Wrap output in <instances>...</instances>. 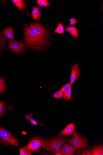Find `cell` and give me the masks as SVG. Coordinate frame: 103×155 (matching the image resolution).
I'll list each match as a JSON object with an SVG mask.
<instances>
[{"mask_svg":"<svg viewBox=\"0 0 103 155\" xmlns=\"http://www.w3.org/2000/svg\"><path fill=\"white\" fill-rule=\"evenodd\" d=\"M41 147V143L40 138L34 137L32 138L29 141L27 148L32 151H35Z\"/></svg>","mask_w":103,"mask_h":155,"instance_id":"52a82bcc","label":"cell"},{"mask_svg":"<svg viewBox=\"0 0 103 155\" xmlns=\"http://www.w3.org/2000/svg\"><path fill=\"white\" fill-rule=\"evenodd\" d=\"M19 149L20 155H32V153L31 150H29L26 147L23 148H20Z\"/></svg>","mask_w":103,"mask_h":155,"instance_id":"ac0fdd59","label":"cell"},{"mask_svg":"<svg viewBox=\"0 0 103 155\" xmlns=\"http://www.w3.org/2000/svg\"><path fill=\"white\" fill-rule=\"evenodd\" d=\"M5 81V78H0V94H2L6 91Z\"/></svg>","mask_w":103,"mask_h":155,"instance_id":"d6986e66","label":"cell"},{"mask_svg":"<svg viewBox=\"0 0 103 155\" xmlns=\"http://www.w3.org/2000/svg\"><path fill=\"white\" fill-rule=\"evenodd\" d=\"M70 82H69L66 84L60 90L63 93L69 89L71 87Z\"/></svg>","mask_w":103,"mask_h":155,"instance_id":"cb8c5ba5","label":"cell"},{"mask_svg":"<svg viewBox=\"0 0 103 155\" xmlns=\"http://www.w3.org/2000/svg\"><path fill=\"white\" fill-rule=\"evenodd\" d=\"M91 155H103V146L102 145L96 146L91 150Z\"/></svg>","mask_w":103,"mask_h":155,"instance_id":"4fadbf2b","label":"cell"},{"mask_svg":"<svg viewBox=\"0 0 103 155\" xmlns=\"http://www.w3.org/2000/svg\"><path fill=\"white\" fill-rule=\"evenodd\" d=\"M24 29V43L27 46L37 50L47 45L49 33L43 25L34 23L25 25Z\"/></svg>","mask_w":103,"mask_h":155,"instance_id":"6da1fadb","label":"cell"},{"mask_svg":"<svg viewBox=\"0 0 103 155\" xmlns=\"http://www.w3.org/2000/svg\"><path fill=\"white\" fill-rule=\"evenodd\" d=\"M64 28L63 23L60 22L58 25L56 29L53 32V33H56L61 34L64 33Z\"/></svg>","mask_w":103,"mask_h":155,"instance_id":"5bb4252c","label":"cell"},{"mask_svg":"<svg viewBox=\"0 0 103 155\" xmlns=\"http://www.w3.org/2000/svg\"><path fill=\"white\" fill-rule=\"evenodd\" d=\"M0 143L6 145L18 146V140L10 133L0 127Z\"/></svg>","mask_w":103,"mask_h":155,"instance_id":"277c9868","label":"cell"},{"mask_svg":"<svg viewBox=\"0 0 103 155\" xmlns=\"http://www.w3.org/2000/svg\"><path fill=\"white\" fill-rule=\"evenodd\" d=\"M12 1L20 10H23L25 6V1L22 0H12Z\"/></svg>","mask_w":103,"mask_h":155,"instance_id":"2e32d148","label":"cell"},{"mask_svg":"<svg viewBox=\"0 0 103 155\" xmlns=\"http://www.w3.org/2000/svg\"><path fill=\"white\" fill-rule=\"evenodd\" d=\"M75 152V149L68 143L65 144L62 149V153L64 155H72Z\"/></svg>","mask_w":103,"mask_h":155,"instance_id":"ba28073f","label":"cell"},{"mask_svg":"<svg viewBox=\"0 0 103 155\" xmlns=\"http://www.w3.org/2000/svg\"><path fill=\"white\" fill-rule=\"evenodd\" d=\"M63 99L67 101L72 100L71 87L63 93Z\"/></svg>","mask_w":103,"mask_h":155,"instance_id":"e0dca14e","label":"cell"},{"mask_svg":"<svg viewBox=\"0 0 103 155\" xmlns=\"http://www.w3.org/2000/svg\"><path fill=\"white\" fill-rule=\"evenodd\" d=\"M26 117L28 120L30 121L32 124L36 125L37 124V122L35 121V120L33 119L32 117H30V116H27Z\"/></svg>","mask_w":103,"mask_h":155,"instance_id":"d4e9b609","label":"cell"},{"mask_svg":"<svg viewBox=\"0 0 103 155\" xmlns=\"http://www.w3.org/2000/svg\"><path fill=\"white\" fill-rule=\"evenodd\" d=\"M5 110V105L4 103L0 101V117L4 114Z\"/></svg>","mask_w":103,"mask_h":155,"instance_id":"7402d4cb","label":"cell"},{"mask_svg":"<svg viewBox=\"0 0 103 155\" xmlns=\"http://www.w3.org/2000/svg\"><path fill=\"white\" fill-rule=\"evenodd\" d=\"M3 32L7 38L11 40L13 39L14 31L12 28L7 27L3 30Z\"/></svg>","mask_w":103,"mask_h":155,"instance_id":"30bf717a","label":"cell"},{"mask_svg":"<svg viewBox=\"0 0 103 155\" xmlns=\"http://www.w3.org/2000/svg\"><path fill=\"white\" fill-rule=\"evenodd\" d=\"M76 155H91V153L89 149L79 150L76 151Z\"/></svg>","mask_w":103,"mask_h":155,"instance_id":"44dd1931","label":"cell"},{"mask_svg":"<svg viewBox=\"0 0 103 155\" xmlns=\"http://www.w3.org/2000/svg\"><path fill=\"white\" fill-rule=\"evenodd\" d=\"M68 142L75 148L76 151L83 148L89 147L86 139L77 131L73 132Z\"/></svg>","mask_w":103,"mask_h":155,"instance_id":"3957f363","label":"cell"},{"mask_svg":"<svg viewBox=\"0 0 103 155\" xmlns=\"http://www.w3.org/2000/svg\"><path fill=\"white\" fill-rule=\"evenodd\" d=\"M70 25H75L78 22L77 20L75 18H72L70 20Z\"/></svg>","mask_w":103,"mask_h":155,"instance_id":"484cf974","label":"cell"},{"mask_svg":"<svg viewBox=\"0 0 103 155\" xmlns=\"http://www.w3.org/2000/svg\"><path fill=\"white\" fill-rule=\"evenodd\" d=\"M54 155H63L62 153H61L60 152H57L54 154Z\"/></svg>","mask_w":103,"mask_h":155,"instance_id":"4316f807","label":"cell"},{"mask_svg":"<svg viewBox=\"0 0 103 155\" xmlns=\"http://www.w3.org/2000/svg\"><path fill=\"white\" fill-rule=\"evenodd\" d=\"M8 48L13 52L21 54L26 50V46L22 41L12 40L8 42Z\"/></svg>","mask_w":103,"mask_h":155,"instance_id":"5b68a950","label":"cell"},{"mask_svg":"<svg viewBox=\"0 0 103 155\" xmlns=\"http://www.w3.org/2000/svg\"><path fill=\"white\" fill-rule=\"evenodd\" d=\"M6 40L4 34L0 32V50L6 46Z\"/></svg>","mask_w":103,"mask_h":155,"instance_id":"ffe728a7","label":"cell"},{"mask_svg":"<svg viewBox=\"0 0 103 155\" xmlns=\"http://www.w3.org/2000/svg\"><path fill=\"white\" fill-rule=\"evenodd\" d=\"M68 136L64 135L52 139H40L41 147L53 154L60 152L62 147Z\"/></svg>","mask_w":103,"mask_h":155,"instance_id":"7a4b0ae2","label":"cell"},{"mask_svg":"<svg viewBox=\"0 0 103 155\" xmlns=\"http://www.w3.org/2000/svg\"><path fill=\"white\" fill-rule=\"evenodd\" d=\"M37 1L39 7H48L51 6L50 3L47 0H37Z\"/></svg>","mask_w":103,"mask_h":155,"instance_id":"9a60e30c","label":"cell"},{"mask_svg":"<svg viewBox=\"0 0 103 155\" xmlns=\"http://www.w3.org/2000/svg\"><path fill=\"white\" fill-rule=\"evenodd\" d=\"M72 72L70 78L71 86L74 84L80 77L81 71L79 63H76L71 68Z\"/></svg>","mask_w":103,"mask_h":155,"instance_id":"8992f818","label":"cell"},{"mask_svg":"<svg viewBox=\"0 0 103 155\" xmlns=\"http://www.w3.org/2000/svg\"><path fill=\"white\" fill-rule=\"evenodd\" d=\"M66 31L74 37L76 39L79 38L77 28L75 27L69 26L66 28Z\"/></svg>","mask_w":103,"mask_h":155,"instance_id":"7c38bea8","label":"cell"},{"mask_svg":"<svg viewBox=\"0 0 103 155\" xmlns=\"http://www.w3.org/2000/svg\"><path fill=\"white\" fill-rule=\"evenodd\" d=\"M32 15L34 20L40 21L41 16V13L40 9L37 7H34Z\"/></svg>","mask_w":103,"mask_h":155,"instance_id":"8fae6325","label":"cell"},{"mask_svg":"<svg viewBox=\"0 0 103 155\" xmlns=\"http://www.w3.org/2000/svg\"><path fill=\"white\" fill-rule=\"evenodd\" d=\"M75 130L74 124L71 123L69 124L61 132L59 135H68L72 134Z\"/></svg>","mask_w":103,"mask_h":155,"instance_id":"9c48e42d","label":"cell"},{"mask_svg":"<svg viewBox=\"0 0 103 155\" xmlns=\"http://www.w3.org/2000/svg\"><path fill=\"white\" fill-rule=\"evenodd\" d=\"M64 93L61 91H59L53 95V97L57 98H61L63 95Z\"/></svg>","mask_w":103,"mask_h":155,"instance_id":"603a6c76","label":"cell"}]
</instances>
